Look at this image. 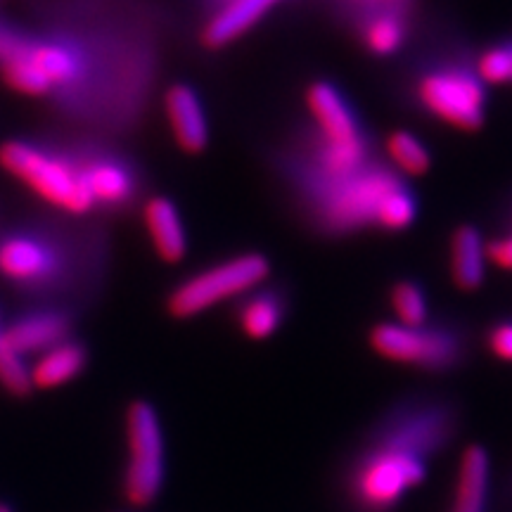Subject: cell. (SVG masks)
<instances>
[{
  "instance_id": "4fadbf2b",
  "label": "cell",
  "mask_w": 512,
  "mask_h": 512,
  "mask_svg": "<svg viewBox=\"0 0 512 512\" xmlns=\"http://www.w3.org/2000/svg\"><path fill=\"white\" fill-rule=\"evenodd\" d=\"M162 105L176 145L185 155H200L207 150L209 121L200 93L190 83H174V86L166 88Z\"/></svg>"
},
{
  "instance_id": "ba28073f",
  "label": "cell",
  "mask_w": 512,
  "mask_h": 512,
  "mask_svg": "<svg viewBox=\"0 0 512 512\" xmlns=\"http://www.w3.org/2000/svg\"><path fill=\"white\" fill-rule=\"evenodd\" d=\"M425 479V463L418 451L392 444L366 458L356 472V496L370 510H387Z\"/></svg>"
},
{
  "instance_id": "603a6c76",
  "label": "cell",
  "mask_w": 512,
  "mask_h": 512,
  "mask_svg": "<svg viewBox=\"0 0 512 512\" xmlns=\"http://www.w3.org/2000/svg\"><path fill=\"white\" fill-rule=\"evenodd\" d=\"M392 311L396 320L401 325H408V328H422L427 323V299L422 290L415 283H396L392 287Z\"/></svg>"
},
{
  "instance_id": "f546056e",
  "label": "cell",
  "mask_w": 512,
  "mask_h": 512,
  "mask_svg": "<svg viewBox=\"0 0 512 512\" xmlns=\"http://www.w3.org/2000/svg\"><path fill=\"white\" fill-rule=\"evenodd\" d=\"M5 223H8V221H5V214H3V204H0V230L5 228Z\"/></svg>"
},
{
  "instance_id": "1f68e13d",
  "label": "cell",
  "mask_w": 512,
  "mask_h": 512,
  "mask_svg": "<svg viewBox=\"0 0 512 512\" xmlns=\"http://www.w3.org/2000/svg\"><path fill=\"white\" fill-rule=\"evenodd\" d=\"M5 3H8V0H0V8H3V5H5Z\"/></svg>"
},
{
  "instance_id": "7402d4cb",
  "label": "cell",
  "mask_w": 512,
  "mask_h": 512,
  "mask_svg": "<svg viewBox=\"0 0 512 512\" xmlns=\"http://www.w3.org/2000/svg\"><path fill=\"white\" fill-rule=\"evenodd\" d=\"M0 387L15 399H27V396L34 394L29 363L8 344L3 332V320H0Z\"/></svg>"
},
{
  "instance_id": "277c9868",
  "label": "cell",
  "mask_w": 512,
  "mask_h": 512,
  "mask_svg": "<svg viewBox=\"0 0 512 512\" xmlns=\"http://www.w3.org/2000/svg\"><path fill=\"white\" fill-rule=\"evenodd\" d=\"M67 131L69 143L76 159L81 164L83 181L88 185L95 216L112 219L126 216L131 211L143 209L150 197V181H147L145 166L124 145V140H114L98 133Z\"/></svg>"
},
{
  "instance_id": "83f0119b",
  "label": "cell",
  "mask_w": 512,
  "mask_h": 512,
  "mask_svg": "<svg viewBox=\"0 0 512 512\" xmlns=\"http://www.w3.org/2000/svg\"><path fill=\"white\" fill-rule=\"evenodd\" d=\"M204 3H209L211 5V12H216L221 8V5H226L228 0H204Z\"/></svg>"
},
{
  "instance_id": "44dd1931",
  "label": "cell",
  "mask_w": 512,
  "mask_h": 512,
  "mask_svg": "<svg viewBox=\"0 0 512 512\" xmlns=\"http://www.w3.org/2000/svg\"><path fill=\"white\" fill-rule=\"evenodd\" d=\"M406 24L396 12H377L363 27V43L375 55H394L403 46Z\"/></svg>"
},
{
  "instance_id": "e0dca14e",
  "label": "cell",
  "mask_w": 512,
  "mask_h": 512,
  "mask_svg": "<svg viewBox=\"0 0 512 512\" xmlns=\"http://www.w3.org/2000/svg\"><path fill=\"white\" fill-rule=\"evenodd\" d=\"M486 242L477 228L460 226L451 238V278L458 290L475 292L486 278Z\"/></svg>"
},
{
  "instance_id": "8992f818",
  "label": "cell",
  "mask_w": 512,
  "mask_h": 512,
  "mask_svg": "<svg viewBox=\"0 0 512 512\" xmlns=\"http://www.w3.org/2000/svg\"><path fill=\"white\" fill-rule=\"evenodd\" d=\"M268 275H271V264L264 254H238L178 283L166 297V313L176 320L202 316L221 302L256 290Z\"/></svg>"
},
{
  "instance_id": "3957f363",
  "label": "cell",
  "mask_w": 512,
  "mask_h": 512,
  "mask_svg": "<svg viewBox=\"0 0 512 512\" xmlns=\"http://www.w3.org/2000/svg\"><path fill=\"white\" fill-rule=\"evenodd\" d=\"M0 166L5 174L27 185L48 209L76 216L98 219L88 185L83 181L81 164L76 159L67 131L38 136H15L0 143Z\"/></svg>"
},
{
  "instance_id": "30bf717a",
  "label": "cell",
  "mask_w": 512,
  "mask_h": 512,
  "mask_svg": "<svg viewBox=\"0 0 512 512\" xmlns=\"http://www.w3.org/2000/svg\"><path fill=\"white\" fill-rule=\"evenodd\" d=\"M370 347L375 354L403 366L446 368L456 361L458 344L448 332L408 328L401 323H380L370 330Z\"/></svg>"
},
{
  "instance_id": "2e32d148",
  "label": "cell",
  "mask_w": 512,
  "mask_h": 512,
  "mask_svg": "<svg viewBox=\"0 0 512 512\" xmlns=\"http://www.w3.org/2000/svg\"><path fill=\"white\" fill-rule=\"evenodd\" d=\"M91 363V349L81 337H69L62 344L48 349L46 354L31 358L29 361V377L31 387L48 392V389L64 387V384L79 380L86 373Z\"/></svg>"
},
{
  "instance_id": "9a60e30c",
  "label": "cell",
  "mask_w": 512,
  "mask_h": 512,
  "mask_svg": "<svg viewBox=\"0 0 512 512\" xmlns=\"http://www.w3.org/2000/svg\"><path fill=\"white\" fill-rule=\"evenodd\" d=\"M278 0H228L219 10L211 12L200 31V43L207 50H221L245 36L249 29L271 12Z\"/></svg>"
},
{
  "instance_id": "d6986e66",
  "label": "cell",
  "mask_w": 512,
  "mask_h": 512,
  "mask_svg": "<svg viewBox=\"0 0 512 512\" xmlns=\"http://www.w3.org/2000/svg\"><path fill=\"white\" fill-rule=\"evenodd\" d=\"M280 323H283V302H280L278 294L254 292L238 306V325L242 335L254 339V342H264V339L273 337Z\"/></svg>"
},
{
  "instance_id": "7c38bea8",
  "label": "cell",
  "mask_w": 512,
  "mask_h": 512,
  "mask_svg": "<svg viewBox=\"0 0 512 512\" xmlns=\"http://www.w3.org/2000/svg\"><path fill=\"white\" fill-rule=\"evenodd\" d=\"M306 107L316 121L325 147L335 150H366L358 121L335 86L325 81L311 83L306 91Z\"/></svg>"
},
{
  "instance_id": "5bb4252c",
  "label": "cell",
  "mask_w": 512,
  "mask_h": 512,
  "mask_svg": "<svg viewBox=\"0 0 512 512\" xmlns=\"http://www.w3.org/2000/svg\"><path fill=\"white\" fill-rule=\"evenodd\" d=\"M140 214L159 259L164 264H181L188 254V233L176 202L166 195H150Z\"/></svg>"
},
{
  "instance_id": "9c48e42d",
  "label": "cell",
  "mask_w": 512,
  "mask_h": 512,
  "mask_svg": "<svg viewBox=\"0 0 512 512\" xmlns=\"http://www.w3.org/2000/svg\"><path fill=\"white\" fill-rule=\"evenodd\" d=\"M399 178L377 169H358L356 174L325 183L320 197L325 221L335 228H356L375 223L384 197L399 188Z\"/></svg>"
},
{
  "instance_id": "52a82bcc",
  "label": "cell",
  "mask_w": 512,
  "mask_h": 512,
  "mask_svg": "<svg viewBox=\"0 0 512 512\" xmlns=\"http://www.w3.org/2000/svg\"><path fill=\"white\" fill-rule=\"evenodd\" d=\"M418 100L444 124L475 133L486 119L484 83L465 69H437L422 76Z\"/></svg>"
},
{
  "instance_id": "4dcf8cb0",
  "label": "cell",
  "mask_w": 512,
  "mask_h": 512,
  "mask_svg": "<svg viewBox=\"0 0 512 512\" xmlns=\"http://www.w3.org/2000/svg\"><path fill=\"white\" fill-rule=\"evenodd\" d=\"M373 3H394V0H373Z\"/></svg>"
},
{
  "instance_id": "7a4b0ae2",
  "label": "cell",
  "mask_w": 512,
  "mask_h": 512,
  "mask_svg": "<svg viewBox=\"0 0 512 512\" xmlns=\"http://www.w3.org/2000/svg\"><path fill=\"white\" fill-rule=\"evenodd\" d=\"M112 233L100 219L48 209L0 230V280L27 304H91L110 278Z\"/></svg>"
},
{
  "instance_id": "8fae6325",
  "label": "cell",
  "mask_w": 512,
  "mask_h": 512,
  "mask_svg": "<svg viewBox=\"0 0 512 512\" xmlns=\"http://www.w3.org/2000/svg\"><path fill=\"white\" fill-rule=\"evenodd\" d=\"M79 309L64 304H27L17 316L3 323L5 339L24 361L46 354L48 349L76 335Z\"/></svg>"
},
{
  "instance_id": "ffe728a7",
  "label": "cell",
  "mask_w": 512,
  "mask_h": 512,
  "mask_svg": "<svg viewBox=\"0 0 512 512\" xmlns=\"http://www.w3.org/2000/svg\"><path fill=\"white\" fill-rule=\"evenodd\" d=\"M387 155L392 159V164L401 174L406 176H425L432 166V155L427 150L425 143L420 138H415L408 131H394L389 133L387 143Z\"/></svg>"
},
{
  "instance_id": "484cf974",
  "label": "cell",
  "mask_w": 512,
  "mask_h": 512,
  "mask_svg": "<svg viewBox=\"0 0 512 512\" xmlns=\"http://www.w3.org/2000/svg\"><path fill=\"white\" fill-rule=\"evenodd\" d=\"M489 351L505 363H512V323H501L486 337Z\"/></svg>"
},
{
  "instance_id": "ac0fdd59",
  "label": "cell",
  "mask_w": 512,
  "mask_h": 512,
  "mask_svg": "<svg viewBox=\"0 0 512 512\" xmlns=\"http://www.w3.org/2000/svg\"><path fill=\"white\" fill-rule=\"evenodd\" d=\"M489 498V456L482 446H467L460 458L453 512H484Z\"/></svg>"
},
{
  "instance_id": "d4e9b609",
  "label": "cell",
  "mask_w": 512,
  "mask_h": 512,
  "mask_svg": "<svg viewBox=\"0 0 512 512\" xmlns=\"http://www.w3.org/2000/svg\"><path fill=\"white\" fill-rule=\"evenodd\" d=\"M477 79L482 83H508L512 81V48L498 46L482 53L477 62Z\"/></svg>"
},
{
  "instance_id": "6da1fadb",
  "label": "cell",
  "mask_w": 512,
  "mask_h": 512,
  "mask_svg": "<svg viewBox=\"0 0 512 512\" xmlns=\"http://www.w3.org/2000/svg\"><path fill=\"white\" fill-rule=\"evenodd\" d=\"M159 0H17L0 8V81L60 128L133 138L164 69Z\"/></svg>"
},
{
  "instance_id": "5b68a950",
  "label": "cell",
  "mask_w": 512,
  "mask_h": 512,
  "mask_svg": "<svg viewBox=\"0 0 512 512\" xmlns=\"http://www.w3.org/2000/svg\"><path fill=\"white\" fill-rule=\"evenodd\" d=\"M166 482V444L162 420L150 401L136 399L126 408V463L121 494L133 508H150Z\"/></svg>"
},
{
  "instance_id": "f1b7e54d",
  "label": "cell",
  "mask_w": 512,
  "mask_h": 512,
  "mask_svg": "<svg viewBox=\"0 0 512 512\" xmlns=\"http://www.w3.org/2000/svg\"><path fill=\"white\" fill-rule=\"evenodd\" d=\"M0 512H17L15 508H12L10 503H5V501H0Z\"/></svg>"
},
{
  "instance_id": "cb8c5ba5",
  "label": "cell",
  "mask_w": 512,
  "mask_h": 512,
  "mask_svg": "<svg viewBox=\"0 0 512 512\" xmlns=\"http://www.w3.org/2000/svg\"><path fill=\"white\" fill-rule=\"evenodd\" d=\"M415 214H418V207H415L413 195L399 185L382 200L375 223L384 230H406L415 221Z\"/></svg>"
},
{
  "instance_id": "4316f807",
  "label": "cell",
  "mask_w": 512,
  "mask_h": 512,
  "mask_svg": "<svg viewBox=\"0 0 512 512\" xmlns=\"http://www.w3.org/2000/svg\"><path fill=\"white\" fill-rule=\"evenodd\" d=\"M486 256L489 261L503 271H512V235H505V238H498L486 245Z\"/></svg>"
}]
</instances>
